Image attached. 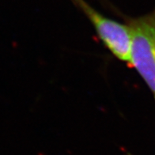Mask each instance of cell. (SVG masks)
<instances>
[{"instance_id": "obj_1", "label": "cell", "mask_w": 155, "mask_h": 155, "mask_svg": "<svg viewBox=\"0 0 155 155\" xmlns=\"http://www.w3.org/2000/svg\"><path fill=\"white\" fill-rule=\"evenodd\" d=\"M131 31V65L155 97V8L137 18H127Z\"/></svg>"}, {"instance_id": "obj_2", "label": "cell", "mask_w": 155, "mask_h": 155, "mask_svg": "<svg viewBox=\"0 0 155 155\" xmlns=\"http://www.w3.org/2000/svg\"><path fill=\"white\" fill-rule=\"evenodd\" d=\"M92 24L104 47L119 60L130 63L131 31L127 23H120L101 14L86 0H71Z\"/></svg>"}]
</instances>
